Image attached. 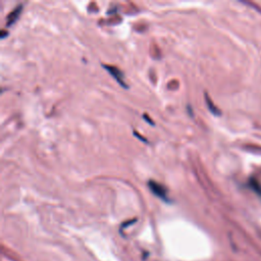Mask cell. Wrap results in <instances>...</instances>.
Wrapping results in <instances>:
<instances>
[{"instance_id":"obj_1","label":"cell","mask_w":261,"mask_h":261,"mask_svg":"<svg viewBox=\"0 0 261 261\" xmlns=\"http://www.w3.org/2000/svg\"><path fill=\"white\" fill-rule=\"evenodd\" d=\"M148 187L155 196H157L158 198H160L161 200H163L165 202H169V199L167 196V191L162 185L156 182L155 180H149Z\"/></svg>"},{"instance_id":"obj_2","label":"cell","mask_w":261,"mask_h":261,"mask_svg":"<svg viewBox=\"0 0 261 261\" xmlns=\"http://www.w3.org/2000/svg\"><path fill=\"white\" fill-rule=\"evenodd\" d=\"M103 67L108 70V72L116 80V82L123 88L127 89L128 86L125 84V80H124V75H123V72L117 68L116 66L114 65H106V64H103Z\"/></svg>"},{"instance_id":"obj_3","label":"cell","mask_w":261,"mask_h":261,"mask_svg":"<svg viewBox=\"0 0 261 261\" xmlns=\"http://www.w3.org/2000/svg\"><path fill=\"white\" fill-rule=\"evenodd\" d=\"M22 10V5H18L17 7H15L13 9V11H11L8 15H7V21H6V25L7 27H11L19 17V14Z\"/></svg>"},{"instance_id":"obj_4","label":"cell","mask_w":261,"mask_h":261,"mask_svg":"<svg viewBox=\"0 0 261 261\" xmlns=\"http://www.w3.org/2000/svg\"><path fill=\"white\" fill-rule=\"evenodd\" d=\"M205 100H206V103H207V105H208L209 110H210L213 114L218 115V114H219V110H218L216 107H214V104L211 102V100H210V98H209V96H208L207 94H205Z\"/></svg>"}]
</instances>
